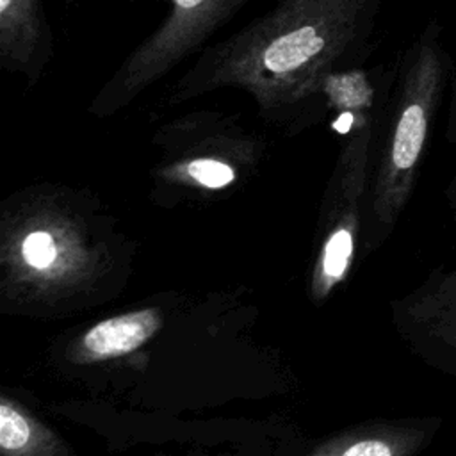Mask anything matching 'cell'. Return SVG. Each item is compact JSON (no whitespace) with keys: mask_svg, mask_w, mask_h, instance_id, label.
<instances>
[{"mask_svg":"<svg viewBox=\"0 0 456 456\" xmlns=\"http://www.w3.org/2000/svg\"><path fill=\"white\" fill-rule=\"evenodd\" d=\"M385 0H274L203 48L162 96L176 107L219 89L248 93L258 116L299 132L331 114L335 82L362 69Z\"/></svg>","mask_w":456,"mask_h":456,"instance_id":"1","label":"cell"},{"mask_svg":"<svg viewBox=\"0 0 456 456\" xmlns=\"http://www.w3.org/2000/svg\"><path fill=\"white\" fill-rule=\"evenodd\" d=\"M452 73L454 62L442 43V25L433 18L401 53L379 125L383 141L376 208L387 221L399 214L413 189Z\"/></svg>","mask_w":456,"mask_h":456,"instance_id":"2","label":"cell"},{"mask_svg":"<svg viewBox=\"0 0 456 456\" xmlns=\"http://www.w3.org/2000/svg\"><path fill=\"white\" fill-rule=\"evenodd\" d=\"M167 4L164 20L94 93L87 112L98 119L112 118L132 105L191 55L207 48V41L251 0H126Z\"/></svg>","mask_w":456,"mask_h":456,"instance_id":"3","label":"cell"},{"mask_svg":"<svg viewBox=\"0 0 456 456\" xmlns=\"http://www.w3.org/2000/svg\"><path fill=\"white\" fill-rule=\"evenodd\" d=\"M155 144L166 157L162 178L217 191L235 183L239 171L255 162L264 139L239 112L196 109L160 125Z\"/></svg>","mask_w":456,"mask_h":456,"instance_id":"4","label":"cell"},{"mask_svg":"<svg viewBox=\"0 0 456 456\" xmlns=\"http://www.w3.org/2000/svg\"><path fill=\"white\" fill-rule=\"evenodd\" d=\"M53 32L43 0H0V66L36 86L53 59Z\"/></svg>","mask_w":456,"mask_h":456,"instance_id":"5","label":"cell"},{"mask_svg":"<svg viewBox=\"0 0 456 456\" xmlns=\"http://www.w3.org/2000/svg\"><path fill=\"white\" fill-rule=\"evenodd\" d=\"M160 328L155 308L137 310L94 324L82 338L84 349L94 358H112L132 353Z\"/></svg>","mask_w":456,"mask_h":456,"instance_id":"6","label":"cell"},{"mask_svg":"<svg viewBox=\"0 0 456 456\" xmlns=\"http://www.w3.org/2000/svg\"><path fill=\"white\" fill-rule=\"evenodd\" d=\"M415 321L438 344L442 356L456 365V273L442 274L411 305Z\"/></svg>","mask_w":456,"mask_h":456,"instance_id":"7","label":"cell"},{"mask_svg":"<svg viewBox=\"0 0 456 456\" xmlns=\"http://www.w3.org/2000/svg\"><path fill=\"white\" fill-rule=\"evenodd\" d=\"M32 440L28 419L9 403L0 404V447L5 454L21 452Z\"/></svg>","mask_w":456,"mask_h":456,"instance_id":"8","label":"cell"},{"mask_svg":"<svg viewBox=\"0 0 456 456\" xmlns=\"http://www.w3.org/2000/svg\"><path fill=\"white\" fill-rule=\"evenodd\" d=\"M353 255V235L347 228H338L331 233L330 240L326 242L324 255H322V269L324 274L338 280L351 260Z\"/></svg>","mask_w":456,"mask_h":456,"instance_id":"9","label":"cell"},{"mask_svg":"<svg viewBox=\"0 0 456 456\" xmlns=\"http://www.w3.org/2000/svg\"><path fill=\"white\" fill-rule=\"evenodd\" d=\"M23 256L36 269L52 265L57 256V246L52 235L46 232H32L27 235L23 240Z\"/></svg>","mask_w":456,"mask_h":456,"instance_id":"10","label":"cell"},{"mask_svg":"<svg viewBox=\"0 0 456 456\" xmlns=\"http://www.w3.org/2000/svg\"><path fill=\"white\" fill-rule=\"evenodd\" d=\"M451 103H449V116H447V126H445V137L456 144V68L451 77Z\"/></svg>","mask_w":456,"mask_h":456,"instance_id":"11","label":"cell"},{"mask_svg":"<svg viewBox=\"0 0 456 456\" xmlns=\"http://www.w3.org/2000/svg\"><path fill=\"white\" fill-rule=\"evenodd\" d=\"M68 2H77V0H68Z\"/></svg>","mask_w":456,"mask_h":456,"instance_id":"12","label":"cell"}]
</instances>
